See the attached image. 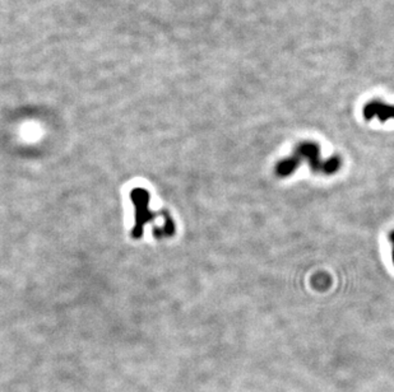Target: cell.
Masks as SVG:
<instances>
[{
  "instance_id": "cell-1",
  "label": "cell",
  "mask_w": 394,
  "mask_h": 392,
  "mask_svg": "<svg viewBox=\"0 0 394 392\" xmlns=\"http://www.w3.org/2000/svg\"><path fill=\"white\" fill-rule=\"evenodd\" d=\"M296 156L298 158L308 159L309 164H310L311 169L315 172H323L324 162L320 161V156H319V148L316 144L305 143L301 144L296 151Z\"/></svg>"
},
{
  "instance_id": "cell-2",
  "label": "cell",
  "mask_w": 394,
  "mask_h": 392,
  "mask_svg": "<svg viewBox=\"0 0 394 392\" xmlns=\"http://www.w3.org/2000/svg\"><path fill=\"white\" fill-rule=\"evenodd\" d=\"M300 161L301 159L298 158L297 156H291L288 157V158L283 159V161H281L280 163L277 164V168H275V172H277L278 176L281 177H287L290 176L292 172H295L296 169H297L298 164H300Z\"/></svg>"
},
{
  "instance_id": "cell-3",
  "label": "cell",
  "mask_w": 394,
  "mask_h": 392,
  "mask_svg": "<svg viewBox=\"0 0 394 392\" xmlns=\"http://www.w3.org/2000/svg\"><path fill=\"white\" fill-rule=\"evenodd\" d=\"M339 166H341V161H339V158H337V157L329 158L328 161L324 162L323 174H327V175L334 174V172L338 171Z\"/></svg>"
},
{
  "instance_id": "cell-4",
  "label": "cell",
  "mask_w": 394,
  "mask_h": 392,
  "mask_svg": "<svg viewBox=\"0 0 394 392\" xmlns=\"http://www.w3.org/2000/svg\"><path fill=\"white\" fill-rule=\"evenodd\" d=\"M390 241H392V243H393V262H394V232L392 234H390Z\"/></svg>"
}]
</instances>
